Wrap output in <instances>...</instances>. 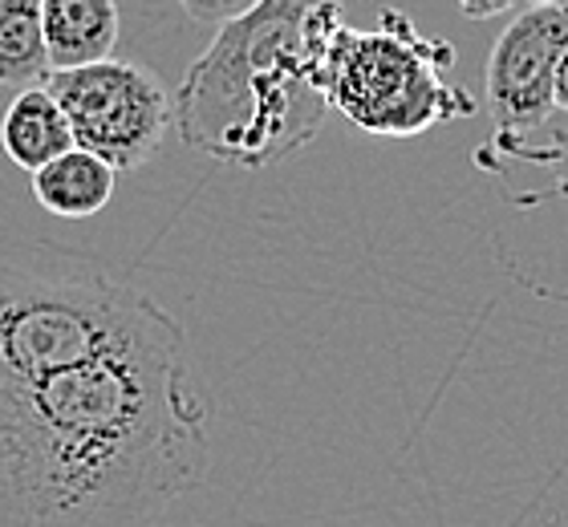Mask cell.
I'll use <instances>...</instances> for the list:
<instances>
[{
    "label": "cell",
    "mask_w": 568,
    "mask_h": 527,
    "mask_svg": "<svg viewBox=\"0 0 568 527\" xmlns=\"http://www.w3.org/2000/svg\"><path fill=\"white\" fill-rule=\"evenodd\" d=\"M187 333L73 252L0 256V527H146L212 467Z\"/></svg>",
    "instance_id": "obj_1"
},
{
    "label": "cell",
    "mask_w": 568,
    "mask_h": 527,
    "mask_svg": "<svg viewBox=\"0 0 568 527\" xmlns=\"http://www.w3.org/2000/svg\"><path fill=\"white\" fill-rule=\"evenodd\" d=\"M337 24H345V0H261L220 24L171 94V130L191 151L240 171L305 151L329 114L321 61Z\"/></svg>",
    "instance_id": "obj_2"
},
{
    "label": "cell",
    "mask_w": 568,
    "mask_h": 527,
    "mask_svg": "<svg viewBox=\"0 0 568 527\" xmlns=\"http://www.w3.org/2000/svg\"><path fill=\"white\" fill-rule=\"evenodd\" d=\"M450 70V41L418 33L403 9H382L374 29L337 24L321 61V90L362 134L415 139L479 110V98Z\"/></svg>",
    "instance_id": "obj_3"
},
{
    "label": "cell",
    "mask_w": 568,
    "mask_h": 527,
    "mask_svg": "<svg viewBox=\"0 0 568 527\" xmlns=\"http://www.w3.org/2000/svg\"><path fill=\"white\" fill-rule=\"evenodd\" d=\"M45 90L58 98L73 130V146L98 154L114 171H139L175 126V98L163 78L139 61H94L53 70Z\"/></svg>",
    "instance_id": "obj_4"
},
{
    "label": "cell",
    "mask_w": 568,
    "mask_h": 527,
    "mask_svg": "<svg viewBox=\"0 0 568 527\" xmlns=\"http://www.w3.org/2000/svg\"><path fill=\"white\" fill-rule=\"evenodd\" d=\"M568 45V4H528L496 37L487 58L484 98L496 139H532L557 114L552 70Z\"/></svg>",
    "instance_id": "obj_5"
},
{
    "label": "cell",
    "mask_w": 568,
    "mask_h": 527,
    "mask_svg": "<svg viewBox=\"0 0 568 527\" xmlns=\"http://www.w3.org/2000/svg\"><path fill=\"white\" fill-rule=\"evenodd\" d=\"M49 70H78L114 58L119 4L114 0H41Z\"/></svg>",
    "instance_id": "obj_6"
},
{
    "label": "cell",
    "mask_w": 568,
    "mask_h": 527,
    "mask_svg": "<svg viewBox=\"0 0 568 527\" xmlns=\"http://www.w3.org/2000/svg\"><path fill=\"white\" fill-rule=\"evenodd\" d=\"M0 146L9 154V163L29 171V175L73 146L70 122H65L58 98L49 94L45 85L17 90V98L0 118Z\"/></svg>",
    "instance_id": "obj_7"
},
{
    "label": "cell",
    "mask_w": 568,
    "mask_h": 527,
    "mask_svg": "<svg viewBox=\"0 0 568 527\" xmlns=\"http://www.w3.org/2000/svg\"><path fill=\"white\" fill-rule=\"evenodd\" d=\"M114 183H119L114 166L82 146H70L53 163L33 171V200L58 220H90L102 207H110Z\"/></svg>",
    "instance_id": "obj_8"
},
{
    "label": "cell",
    "mask_w": 568,
    "mask_h": 527,
    "mask_svg": "<svg viewBox=\"0 0 568 527\" xmlns=\"http://www.w3.org/2000/svg\"><path fill=\"white\" fill-rule=\"evenodd\" d=\"M41 0H0V85L29 90L49 78Z\"/></svg>",
    "instance_id": "obj_9"
},
{
    "label": "cell",
    "mask_w": 568,
    "mask_h": 527,
    "mask_svg": "<svg viewBox=\"0 0 568 527\" xmlns=\"http://www.w3.org/2000/svg\"><path fill=\"white\" fill-rule=\"evenodd\" d=\"M496 159H511V163H528V166H545L552 183L540 191H520V195H511L516 207H540L548 200H560L568 195V134H557L552 142H532V139H496L487 146L475 151V163H496ZM545 296H557L568 305V293H545Z\"/></svg>",
    "instance_id": "obj_10"
},
{
    "label": "cell",
    "mask_w": 568,
    "mask_h": 527,
    "mask_svg": "<svg viewBox=\"0 0 568 527\" xmlns=\"http://www.w3.org/2000/svg\"><path fill=\"white\" fill-rule=\"evenodd\" d=\"M175 4L187 12L195 24H203V29H220V24L236 21V17L252 12L261 0H175Z\"/></svg>",
    "instance_id": "obj_11"
},
{
    "label": "cell",
    "mask_w": 568,
    "mask_h": 527,
    "mask_svg": "<svg viewBox=\"0 0 568 527\" xmlns=\"http://www.w3.org/2000/svg\"><path fill=\"white\" fill-rule=\"evenodd\" d=\"M520 4V0H455V9L463 17H471V21H491V17H504Z\"/></svg>",
    "instance_id": "obj_12"
},
{
    "label": "cell",
    "mask_w": 568,
    "mask_h": 527,
    "mask_svg": "<svg viewBox=\"0 0 568 527\" xmlns=\"http://www.w3.org/2000/svg\"><path fill=\"white\" fill-rule=\"evenodd\" d=\"M552 102H557V110H568V45L560 49L557 70H552Z\"/></svg>",
    "instance_id": "obj_13"
},
{
    "label": "cell",
    "mask_w": 568,
    "mask_h": 527,
    "mask_svg": "<svg viewBox=\"0 0 568 527\" xmlns=\"http://www.w3.org/2000/svg\"><path fill=\"white\" fill-rule=\"evenodd\" d=\"M528 4H568V0H528Z\"/></svg>",
    "instance_id": "obj_14"
}]
</instances>
